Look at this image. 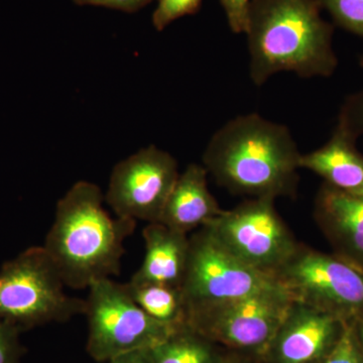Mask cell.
<instances>
[{
  "mask_svg": "<svg viewBox=\"0 0 363 363\" xmlns=\"http://www.w3.org/2000/svg\"><path fill=\"white\" fill-rule=\"evenodd\" d=\"M301 157L288 126L248 113L212 135L203 166L234 195L277 200L297 194Z\"/></svg>",
  "mask_w": 363,
  "mask_h": 363,
  "instance_id": "1",
  "label": "cell"
},
{
  "mask_svg": "<svg viewBox=\"0 0 363 363\" xmlns=\"http://www.w3.org/2000/svg\"><path fill=\"white\" fill-rule=\"evenodd\" d=\"M355 333H357L358 340L360 341L363 346V317L357 318V319L351 321Z\"/></svg>",
  "mask_w": 363,
  "mask_h": 363,
  "instance_id": "27",
  "label": "cell"
},
{
  "mask_svg": "<svg viewBox=\"0 0 363 363\" xmlns=\"http://www.w3.org/2000/svg\"><path fill=\"white\" fill-rule=\"evenodd\" d=\"M88 291L86 350L95 362L104 363L133 351L150 350L181 328L150 317L131 298L125 284L104 279Z\"/></svg>",
  "mask_w": 363,
  "mask_h": 363,
  "instance_id": "5",
  "label": "cell"
},
{
  "mask_svg": "<svg viewBox=\"0 0 363 363\" xmlns=\"http://www.w3.org/2000/svg\"><path fill=\"white\" fill-rule=\"evenodd\" d=\"M314 218L333 255L363 274V198L323 183L315 198Z\"/></svg>",
  "mask_w": 363,
  "mask_h": 363,
  "instance_id": "12",
  "label": "cell"
},
{
  "mask_svg": "<svg viewBox=\"0 0 363 363\" xmlns=\"http://www.w3.org/2000/svg\"><path fill=\"white\" fill-rule=\"evenodd\" d=\"M145 257L131 279L181 288L187 269L189 235L161 222H150L143 228Z\"/></svg>",
  "mask_w": 363,
  "mask_h": 363,
  "instance_id": "14",
  "label": "cell"
},
{
  "mask_svg": "<svg viewBox=\"0 0 363 363\" xmlns=\"http://www.w3.org/2000/svg\"><path fill=\"white\" fill-rule=\"evenodd\" d=\"M152 0H73L77 6L107 7L124 13H135L150 4Z\"/></svg>",
  "mask_w": 363,
  "mask_h": 363,
  "instance_id": "24",
  "label": "cell"
},
{
  "mask_svg": "<svg viewBox=\"0 0 363 363\" xmlns=\"http://www.w3.org/2000/svg\"><path fill=\"white\" fill-rule=\"evenodd\" d=\"M227 23L234 33H245L250 0H220Z\"/></svg>",
  "mask_w": 363,
  "mask_h": 363,
  "instance_id": "23",
  "label": "cell"
},
{
  "mask_svg": "<svg viewBox=\"0 0 363 363\" xmlns=\"http://www.w3.org/2000/svg\"><path fill=\"white\" fill-rule=\"evenodd\" d=\"M181 290L188 313L277 288L271 276L257 271L231 255L206 228L196 230Z\"/></svg>",
  "mask_w": 363,
  "mask_h": 363,
  "instance_id": "9",
  "label": "cell"
},
{
  "mask_svg": "<svg viewBox=\"0 0 363 363\" xmlns=\"http://www.w3.org/2000/svg\"><path fill=\"white\" fill-rule=\"evenodd\" d=\"M125 286L136 304L152 319L174 327L187 325V305L181 288L131 279Z\"/></svg>",
  "mask_w": 363,
  "mask_h": 363,
  "instance_id": "16",
  "label": "cell"
},
{
  "mask_svg": "<svg viewBox=\"0 0 363 363\" xmlns=\"http://www.w3.org/2000/svg\"><path fill=\"white\" fill-rule=\"evenodd\" d=\"M179 175L175 157L150 145L114 167L105 201L117 217L157 222Z\"/></svg>",
  "mask_w": 363,
  "mask_h": 363,
  "instance_id": "10",
  "label": "cell"
},
{
  "mask_svg": "<svg viewBox=\"0 0 363 363\" xmlns=\"http://www.w3.org/2000/svg\"><path fill=\"white\" fill-rule=\"evenodd\" d=\"M220 363H264V362L257 355L227 350L226 353L224 352Z\"/></svg>",
  "mask_w": 363,
  "mask_h": 363,
  "instance_id": "26",
  "label": "cell"
},
{
  "mask_svg": "<svg viewBox=\"0 0 363 363\" xmlns=\"http://www.w3.org/2000/svg\"><path fill=\"white\" fill-rule=\"evenodd\" d=\"M317 0H250L247 28L250 77L260 87L281 72L330 77L338 67L334 26Z\"/></svg>",
  "mask_w": 363,
  "mask_h": 363,
  "instance_id": "2",
  "label": "cell"
},
{
  "mask_svg": "<svg viewBox=\"0 0 363 363\" xmlns=\"http://www.w3.org/2000/svg\"><path fill=\"white\" fill-rule=\"evenodd\" d=\"M21 333L18 327L0 320V363H21L28 352L21 342Z\"/></svg>",
  "mask_w": 363,
  "mask_h": 363,
  "instance_id": "22",
  "label": "cell"
},
{
  "mask_svg": "<svg viewBox=\"0 0 363 363\" xmlns=\"http://www.w3.org/2000/svg\"><path fill=\"white\" fill-rule=\"evenodd\" d=\"M336 128L355 140L363 135V89L344 100L339 111Z\"/></svg>",
  "mask_w": 363,
  "mask_h": 363,
  "instance_id": "19",
  "label": "cell"
},
{
  "mask_svg": "<svg viewBox=\"0 0 363 363\" xmlns=\"http://www.w3.org/2000/svg\"><path fill=\"white\" fill-rule=\"evenodd\" d=\"M355 143L357 140L335 128L321 147L302 154L301 169L321 177L332 187L363 198V155Z\"/></svg>",
  "mask_w": 363,
  "mask_h": 363,
  "instance_id": "15",
  "label": "cell"
},
{
  "mask_svg": "<svg viewBox=\"0 0 363 363\" xmlns=\"http://www.w3.org/2000/svg\"><path fill=\"white\" fill-rule=\"evenodd\" d=\"M319 363H363V346L351 321L346 323L342 335L333 350Z\"/></svg>",
  "mask_w": 363,
  "mask_h": 363,
  "instance_id": "21",
  "label": "cell"
},
{
  "mask_svg": "<svg viewBox=\"0 0 363 363\" xmlns=\"http://www.w3.org/2000/svg\"><path fill=\"white\" fill-rule=\"evenodd\" d=\"M149 350L133 351V352L125 353V354L112 358L108 362L104 363H150Z\"/></svg>",
  "mask_w": 363,
  "mask_h": 363,
  "instance_id": "25",
  "label": "cell"
},
{
  "mask_svg": "<svg viewBox=\"0 0 363 363\" xmlns=\"http://www.w3.org/2000/svg\"><path fill=\"white\" fill-rule=\"evenodd\" d=\"M104 201L97 185L80 181L57 204L43 247L68 288L88 289L121 274L124 242L135 231L136 221L113 218Z\"/></svg>",
  "mask_w": 363,
  "mask_h": 363,
  "instance_id": "3",
  "label": "cell"
},
{
  "mask_svg": "<svg viewBox=\"0 0 363 363\" xmlns=\"http://www.w3.org/2000/svg\"><path fill=\"white\" fill-rule=\"evenodd\" d=\"M293 298L281 288L188 313L191 329L223 350L262 357Z\"/></svg>",
  "mask_w": 363,
  "mask_h": 363,
  "instance_id": "7",
  "label": "cell"
},
{
  "mask_svg": "<svg viewBox=\"0 0 363 363\" xmlns=\"http://www.w3.org/2000/svg\"><path fill=\"white\" fill-rule=\"evenodd\" d=\"M207 176L204 166L189 164L177 179L157 222L188 235L219 216L224 209L208 189Z\"/></svg>",
  "mask_w": 363,
  "mask_h": 363,
  "instance_id": "13",
  "label": "cell"
},
{
  "mask_svg": "<svg viewBox=\"0 0 363 363\" xmlns=\"http://www.w3.org/2000/svg\"><path fill=\"white\" fill-rule=\"evenodd\" d=\"M328 11L335 25L363 40V0H317ZM360 64L363 66V55Z\"/></svg>",
  "mask_w": 363,
  "mask_h": 363,
  "instance_id": "18",
  "label": "cell"
},
{
  "mask_svg": "<svg viewBox=\"0 0 363 363\" xmlns=\"http://www.w3.org/2000/svg\"><path fill=\"white\" fill-rule=\"evenodd\" d=\"M65 286L45 248H28L0 267V320L26 332L84 315L85 300L69 296Z\"/></svg>",
  "mask_w": 363,
  "mask_h": 363,
  "instance_id": "4",
  "label": "cell"
},
{
  "mask_svg": "<svg viewBox=\"0 0 363 363\" xmlns=\"http://www.w3.org/2000/svg\"><path fill=\"white\" fill-rule=\"evenodd\" d=\"M272 198H250L207 224L215 240L248 267L271 276L297 250L298 243Z\"/></svg>",
  "mask_w": 363,
  "mask_h": 363,
  "instance_id": "8",
  "label": "cell"
},
{
  "mask_svg": "<svg viewBox=\"0 0 363 363\" xmlns=\"http://www.w3.org/2000/svg\"><path fill=\"white\" fill-rule=\"evenodd\" d=\"M222 350L186 325L150 348V362L220 363L224 354Z\"/></svg>",
  "mask_w": 363,
  "mask_h": 363,
  "instance_id": "17",
  "label": "cell"
},
{
  "mask_svg": "<svg viewBox=\"0 0 363 363\" xmlns=\"http://www.w3.org/2000/svg\"><path fill=\"white\" fill-rule=\"evenodd\" d=\"M347 323L294 301L267 350L264 363H319L333 350Z\"/></svg>",
  "mask_w": 363,
  "mask_h": 363,
  "instance_id": "11",
  "label": "cell"
},
{
  "mask_svg": "<svg viewBox=\"0 0 363 363\" xmlns=\"http://www.w3.org/2000/svg\"><path fill=\"white\" fill-rule=\"evenodd\" d=\"M152 14V25L162 32L174 21L195 14L201 6L202 0H157Z\"/></svg>",
  "mask_w": 363,
  "mask_h": 363,
  "instance_id": "20",
  "label": "cell"
},
{
  "mask_svg": "<svg viewBox=\"0 0 363 363\" xmlns=\"http://www.w3.org/2000/svg\"><path fill=\"white\" fill-rule=\"evenodd\" d=\"M272 278L294 301L346 322L363 317V274L336 255L298 243Z\"/></svg>",
  "mask_w": 363,
  "mask_h": 363,
  "instance_id": "6",
  "label": "cell"
}]
</instances>
